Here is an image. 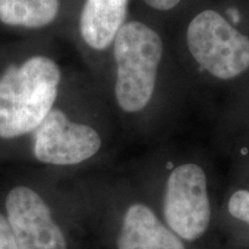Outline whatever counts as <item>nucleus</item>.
Listing matches in <instances>:
<instances>
[{"label": "nucleus", "mask_w": 249, "mask_h": 249, "mask_svg": "<svg viewBox=\"0 0 249 249\" xmlns=\"http://www.w3.org/2000/svg\"><path fill=\"white\" fill-rule=\"evenodd\" d=\"M61 71L53 59L33 55L0 77V138L35 132L54 107Z\"/></svg>", "instance_id": "obj_1"}, {"label": "nucleus", "mask_w": 249, "mask_h": 249, "mask_svg": "<svg viewBox=\"0 0 249 249\" xmlns=\"http://www.w3.org/2000/svg\"><path fill=\"white\" fill-rule=\"evenodd\" d=\"M112 44L118 105L127 113L142 111L155 91L164 50L160 36L147 24L129 21L120 28Z\"/></svg>", "instance_id": "obj_2"}, {"label": "nucleus", "mask_w": 249, "mask_h": 249, "mask_svg": "<svg viewBox=\"0 0 249 249\" xmlns=\"http://www.w3.org/2000/svg\"><path fill=\"white\" fill-rule=\"evenodd\" d=\"M187 45L197 64L217 79H234L249 70V38L213 9L191 21Z\"/></svg>", "instance_id": "obj_3"}, {"label": "nucleus", "mask_w": 249, "mask_h": 249, "mask_svg": "<svg viewBox=\"0 0 249 249\" xmlns=\"http://www.w3.org/2000/svg\"><path fill=\"white\" fill-rule=\"evenodd\" d=\"M164 217L179 238L193 241L207 231L211 219L207 177L198 165L176 167L166 182Z\"/></svg>", "instance_id": "obj_4"}, {"label": "nucleus", "mask_w": 249, "mask_h": 249, "mask_svg": "<svg viewBox=\"0 0 249 249\" xmlns=\"http://www.w3.org/2000/svg\"><path fill=\"white\" fill-rule=\"evenodd\" d=\"M101 147L97 130L71 121L65 112L52 108L35 130L33 151L42 163L76 165L95 156Z\"/></svg>", "instance_id": "obj_5"}, {"label": "nucleus", "mask_w": 249, "mask_h": 249, "mask_svg": "<svg viewBox=\"0 0 249 249\" xmlns=\"http://www.w3.org/2000/svg\"><path fill=\"white\" fill-rule=\"evenodd\" d=\"M6 211L18 249H66L48 204L29 187L18 186L8 193Z\"/></svg>", "instance_id": "obj_6"}, {"label": "nucleus", "mask_w": 249, "mask_h": 249, "mask_svg": "<svg viewBox=\"0 0 249 249\" xmlns=\"http://www.w3.org/2000/svg\"><path fill=\"white\" fill-rule=\"evenodd\" d=\"M118 249H185V246L150 208L136 203L124 213Z\"/></svg>", "instance_id": "obj_7"}, {"label": "nucleus", "mask_w": 249, "mask_h": 249, "mask_svg": "<svg viewBox=\"0 0 249 249\" xmlns=\"http://www.w3.org/2000/svg\"><path fill=\"white\" fill-rule=\"evenodd\" d=\"M129 0H86L80 17V34L93 50H105L124 26Z\"/></svg>", "instance_id": "obj_8"}, {"label": "nucleus", "mask_w": 249, "mask_h": 249, "mask_svg": "<svg viewBox=\"0 0 249 249\" xmlns=\"http://www.w3.org/2000/svg\"><path fill=\"white\" fill-rule=\"evenodd\" d=\"M59 8V0H0V22L39 29L53 22Z\"/></svg>", "instance_id": "obj_9"}, {"label": "nucleus", "mask_w": 249, "mask_h": 249, "mask_svg": "<svg viewBox=\"0 0 249 249\" xmlns=\"http://www.w3.org/2000/svg\"><path fill=\"white\" fill-rule=\"evenodd\" d=\"M229 211L236 219L249 225V192L240 189L233 193L229 201Z\"/></svg>", "instance_id": "obj_10"}, {"label": "nucleus", "mask_w": 249, "mask_h": 249, "mask_svg": "<svg viewBox=\"0 0 249 249\" xmlns=\"http://www.w3.org/2000/svg\"><path fill=\"white\" fill-rule=\"evenodd\" d=\"M0 249H18L7 218L0 213Z\"/></svg>", "instance_id": "obj_11"}, {"label": "nucleus", "mask_w": 249, "mask_h": 249, "mask_svg": "<svg viewBox=\"0 0 249 249\" xmlns=\"http://www.w3.org/2000/svg\"><path fill=\"white\" fill-rule=\"evenodd\" d=\"M145 4L157 11H169L176 7L180 0H144Z\"/></svg>", "instance_id": "obj_12"}]
</instances>
